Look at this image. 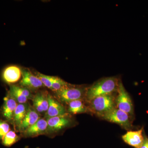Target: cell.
<instances>
[{"label":"cell","mask_w":148,"mask_h":148,"mask_svg":"<svg viewBox=\"0 0 148 148\" xmlns=\"http://www.w3.org/2000/svg\"><path fill=\"white\" fill-rule=\"evenodd\" d=\"M119 81L116 77L102 79L87 88L85 96L88 101L103 95H111L117 91Z\"/></svg>","instance_id":"obj_1"},{"label":"cell","mask_w":148,"mask_h":148,"mask_svg":"<svg viewBox=\"0 0 148 148\" xmlns=\"http://www.w3.org/2000/svg\"><path fill=\"white\" fill-rule=\"evenodd\" d=\"M87 88L75 87L69 84L55 91V95L58 101L62 103H69L76 100H82L85 96Z\"/></svg>","instance_id":"obj_2"},{"label":"cell","mask_w":148,"mask_h":148,"mask_svg":"<svg viewBox=\"0 0 148 148\" xmlns=\"http://www.w3.org/2000/svg\"><path fill=\"white\" fill-rule=\"evenodd\" d=\"M114 97L112 94L98 96L89 101L91 110L103 116L115 108Z\"/></svg>","instance_id":"obj_3"},{"label":"cell","mask_w":148,"mask_h":148,"mask_svg":"<svg viewBox=\"0 0 148 148\" xmlns=\"http://www.w3.org/2000/svg\"><path fill=\"white\" fill-rule=\"evenodd\" d=\"M117 92L118 95L115 100L116 108L132 116L134 114L132 100L121 81H119Z\"/></svg>","instance_id":"obj_4"},{"label":"cell","mask_w":148,"mask_h":148,"mask_svg":"<svg viewBox=\"0 0 148 148\" xmlns=\"http://www.w3.org/2000/svg\"><path fill=\"white\" fill-rule=\"evenodd\" d=\"M102 116L106 120L119 125L125 128H130L132 126L129 115L117 108H114Z\"/></svg>","instance_id":"obj_5"},{"label":"cell","mask_w":148,"mask_h":148,"mask_svg":"<svg viewBox=\"0 0 148 148\" xmlns=\"http://www.w3.org/2000/svg\"><path fill=\"white\" fill-rule=\"evenodd\" d=\"M22 78L20 82L22 87L27 89H36L43 86V84L37 76L34 75L29 71L25 69L21 71Z\"/></svg>","instance_id":"obj_6"},{"label":"cell","mask_w":148,"mask_h":148,"mask_svg":"<svg viewBox=\"0 0 148 148\" xmlns=\"http://www.w3.org/2000/svg\"><path fill=\"white\" fill-rule=\"evenodd\" d=\"M8 94L19 104H24L28 99L32 98V93L29 89L16 85L10 86Z\"/></svg>","instance_id":"obj_7"},{"label":"cell","mask_w":148,"mask_h":148,"mask_svg":"<svg viewBox=\"0 0 148 148\" xmlns=\"http://www.w3.org/2000/svg\"><path fill=\"white\" fill-rule=\"evenodd\" d=\"M122 139L125 143L135 148H140L145 141L143 135V129L137 131H127L122 136Z\"/></svg>","instance_id":"obj_8"},{"label":"cell","mask_w":148,"mask_h":148,"mask_svg":"<svg viewBox=\"0 0 148 148\" xmlns=\"http://www.w3.org/2000/svg\"><path fill=\"white\" fill-rule=\"evenodd\" d=\"M49 132H56L67 127L70 123V120L66 115L53 117L47 119Z\"/></svg>","instance_id":"obj_9"},{"label":"cell","mask_w":148,"mask_h":148,"mask_svg":"<svg viewBox=\"0 0 148 148\" xmlns=\"http://www.w3.org/2000/svg\"><path fill=\"white\" fill-rule=\"evenodd\" d=\"M47 98L49 107L46 113L47 119L53 117L66 114V110L64 106L49 93L47 94Z\"/></svg>","instance_id":"obj_10"},{"label":"cell","mask_w":148,"mask_h":148,"mask_svg":"<svg viewBox=\"0 0 148 148\" xmlns=\"http://www.w3.org/2000/svg\"><path fill=\"white\" fill-rule=\"evenodd\" d=\"M21 70L19 67L15 65H11L6 67L3 71V79L9 84L15 83L21 78Z\"/></svg>","instance_id":"obj_11"},{"label":"cell","mask_w":148,"mask_h":148,"mask_svg":"<svg viewBox=\"0 0 148 148\" xmlns=\"http://www.w3.org/2000/svg\"><path fill=\"white\" fill-rule=\"evenodd\" d=\"M39 113L35 109L29 107L26 116L18 127L20 130L25 132L29 127H31L40 119Z\"/></svg>","instance_id":"obj_12"},{"label":"cell","mask_w":148,"mask_h":148,"mask_svg":"<svg viewBox=\"0 0 148 148\" xmlns=\"http://www.w3.org/2000/svg\"><path fill=\"white\" fill-rule=\"evenodd\" d=\"M4 103L3 109L4 117L9 121L13 119L14 111L17 107V102L8 94L4 99Z\"/></svg>","instance_id":"obj_13"},{"label":"cell","mask_w":148,"mask_h":148,"mask_svg":"<svg viewBox=\"0 0 148 148\" xmlns=\"http://www.w3.org/2000/svg\"><path fill=\"white\" fill-rule=\"evenodd\" d=\"M47 128V120L40 119L25 131V134L28 137L37 136L44 133L46 131Z\"/></svg>","instance_id":"obj_14"},{"label":"cell","mask_w":148,"mask_h":148,"mask_svg":"<svg viewBox=\"0 0 148 148\" xmlns=\"http://www.w3.org/2000/svg\"><path fill=\"white\" fill-rule=\"evenodd\" d=\"M47 94L43 92H38L34 97V107L38 112H44L47 111L49 107Z\"/></svg>","instance_id":"obj_15"},{"label":"cell","mask_w":148,"mask_h":148,"mask_svg":"<svg viewBox=\"0 0 148 148\" xmlns=\"http://www.w3.org/2000/svg\"><path fill=\"white\" fill-rule=\"evenodd\" d=\"M29 107L27 104H18L14 114L13 119L14 123L18 127L26 116Z\"/></svg>","instance_id":"obj_16"},{"label":"cell","mask_w":148,"mask_h":148,"mask_svg":"<svg viewBox=\"0 0 148 148\" xmlns=\"http://www.w3.org/2000/svg\"><path fill=\"white\" fill-rule=\"evenodd\" d=\"M68 111L73 114L81 113L86 111V108L82 100H76L69 103Z\"/></svg>","instance_id":"obj_17"},{"label":"cell","mask_w":148,"mask_h":148,"mask_svg":"<svg viewBox=\"0 0 148 148\" xmlns=\"http://www.w3.org/2000/svg\"><path fill=\"white\" fill-rule=\"evenodd\" d=\"M18 136L16 135L15 132L10 130L3 138V145L6 147H10L16 143L18 140Z\"/></svg>","instance_id":"obj_18"},{"label":"cell","mask_w":148,"mask_h":148,"mask_svg":"<svg viewBox=\"0 0 148 148\" xmlns=\"http://www.w3.org/2000/svg\"><path fill=\"white\" fill-rule=\"evenodd\" d=\"M69 84L68 83L64 81L60 78L52 76L51 90L53 91H58L62 88L67 86Z\"/></svg>","instance_id":"obj_19"},{"label":"cell","mask_w":148,"mask_h":148,"mask_svg":"<svg viewBox=\"0 0 148 148\" xmlns=\"http://www.w3.org/2000/svg\"><path fill=\"white\" fill-rule=\"evenodd\" d=\"M37 76L40 80L43 85L51 90L52 76L46 75L39 73L37 74Z\"/></svg>","instance_id":"obj_20"},{"label":"cell","mask_w":148,"mask_h":148,"mask_svg":"<svg viewBox=\"0 0 148 148\" xmlns=\"http://www.w3.org/2000/svg\"><path fill=\"white\" fill-rule=\"evenodd\" d=\"M9 131V125L5 122L0 121V139L2 140Z\"/></svg>","instance_id":"obj_21"},{"label":"cell","mask_w":148,"mask_h":148,"mask_svg":"<svg viewBox=\"0 0 148 148\" xmlns=\"http://www.w3.org/2000/svg\"><path fill=\"white\" fill-rule=\"evenodd\" d=\"M140 148H148V138H145L143 145Z\"/></svg>","instance_id":"obj_22"}]
</instances>
